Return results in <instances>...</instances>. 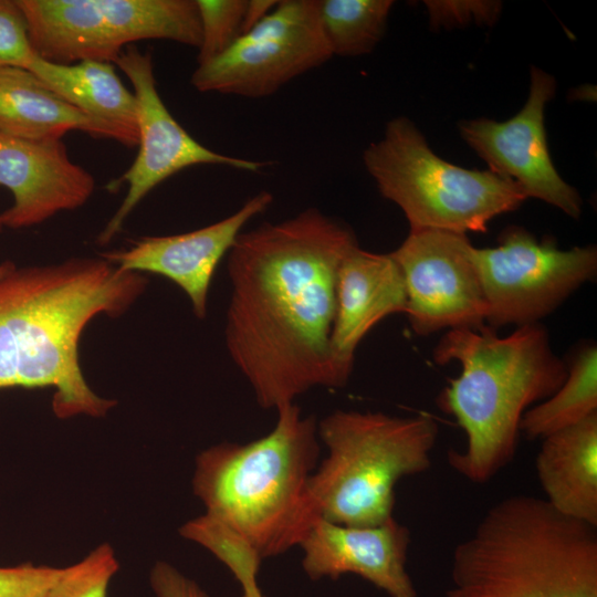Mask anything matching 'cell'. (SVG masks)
<instances>
[{"label": "cell", "mask_w": 597, "mask_h": 597, "mask_svg": "<svg viewBox=\"0 0 597 597\" xmlns=\"http://www.w3.org/2000/svg\"><path fill=\"white\" fill-rule=\"evenodd\" d=\"M535 469L552 507L597 527V413L542 439Z\"/></svg>", "instance_id": "cell-19"}, {"label": "cell", "mask_w": 597, "mask_h": 597, "mask_svg": "<svg viewBox=\"0 0 597 597\" xmlns=\"http://www.w3.org/2000/svg\"><path fill=\"white\" fill-rule=\"evenodd\" d=\"M181 536L210 551L240 583L242 594L260 589L258 572L263 561L256 551L232 528L206 513L188 521Z\"/></svg>", "instance_id": "cell-23"}, {"label": "cell", "mask_w": 597, "mask_h": 597, "mask_svg": "<svg viewBox=\"0 0 597 597\" xmlns=\"http://www.w3.org/2000/svg\"><path fill=\"white\" fill-rule=\"evenodd\" d=\"M432 356L438 365L461 366L438 398L465 433L464 449L449 450L448 462L467 480L485 483L512 461L523 415L562 386L567 365L540 323L504 337L486 325L450 329Z\"/></svg>", "instance_id": "cell-3"}, {"label": "cell", "mask_w": 597, "mask_h": 597, "mask_svg": "<svg viewBox=\"0 0 597 597\" xmlns=\"http://www.w3.org/2000/svg\"><path fill=\"white\" fill-rule=\"evenodd\" d=\"M276 413L265 436L201 451L192 478L206 514L242 536L262 559L298 546L320 519L310 490L320 457L317 423L295 402Z\"/></svg>", "instance_id": "cell-4"}, {"label": "cell", "mask_w": 597, "mask_h": 597, "mask_svg": "<svg viewBox=\"0 0 597 597\" xmlns=\"http://www.w3.org/2000/svg\"><path fill=\"white\" fill-rule=\"evenodd\" d=\"M156 597H210L196 582L166 562H157L149 575Z\"/></svg>", "instance_id": "cell-29"}, {"label": "cell", "mask_w": 597, "mask_h": 597, "mask_svg": "<svg viewBox=\"0 0 597 597\" xmlns=\"http://www.w3.org/2000/svg\"><path fill=\"white\" fill-rule=\"evenodd\" d=\"M35 54L70 65L112 63L144 40H168L199 48L196 0H17Z\"/></svg>", "instance_id": "cell-8"}, {"label": "cell", "mask_w": 597, "mask_h": 597, "mask_svg": "<svg viewBox=\"0 0 597 597\" xmlns=\"http://www.w3.org/2000/svg\"><path fill=\"white\" fill-rule=\"evenodd\" d=\"M433 27H454L475 20L492 23L501 11L495 1H426Z\"/></svg>", "instance_id": "cell-28"}, {"label": "cell", "mask_w": 597, "mask_h": 597, "mask_svg": "<svg viewBox=\"0 0 597 597\" xmlns=\"http://www.w3.org/2000/svg\"><path fill=\"white\" fill-rule=\"evenodd\" d=\"M409 530L394 517L376 526H348L317 519L300 546L306 575L337 579L357 575L389 597H418L407 572Z\"/></svg>", "instance_id": "cell-16"}, {"label": "cell", "mask_w": 597, "mask_h": 597, "mask_svg": "<svg viewBox=\"0 0 597 597\" xmlns=\"http://www.w3.org/2000/svg\"><path fill=\"white\" fill-rule=\"evenodd\" d=\"M332 56L318 0H281L221 55L198 65L190 83L201 93L261 98Z\"/></svg>", "instance_id": "cell-10"}, {"label": "cell", "mask_w": 597, "mask_h": 597, "mask_svg": "<svg viewBox=\"0 0 597 597\" xmlns=\"http://www.w3.org/2000/svg\"><path fill=\"white\" fill-rule=\"evenodd\" d=\"M60 569L33 564L0 567V597H45Z\"/></svg>", "instance_id": "cell-27"}, {"label": "cell", "mask_w": 597, "mask_h": 597, "mask_svg": "<svg viewBox=\"0 0 597 597\" xmlns=\"http://www.w3.org/2000/svg\"><path fill=\"white\" fill-rule=\"evenodd\" d=\"M146 285L102 258L15 266L0 280V389L52 387L57 418L105 416L116 401L86 383L80 337L95 316L124 314Z\"/></svg>", "instance_id": "cell-2"}, {"label": "cell", "mask_w": 597, "mask_h": 597, "mask_svg": "<svg viewBox=\"0 0 597 597\" xmlns=\"http://www.w3.org/2000/svg\"><path fill=\"white\" fill-rule=\"evenodd\" d=\"M72 130L106 139L91 118L29 70L0 66V132L28 139H62Z\"/></svg>", "instance_id": "cell-20"}, {"label": "cell", "mask_w": 597, "mask_h": 597, "mask_svg": "<svg viewBox=\"0 0 597 597\" xmlns=\"http://www.w3.org/2000/svg\"><path fill=\"white\" fill-rule=\"evenodd\" d=\"M201 41L198 65L205 64L227 51L242 34L247 0H196Z\"/></svg>", "instance_id": "cell-25"}, {"label": "cell", "mask_w": 597, "mask_h": 597, "mask_svg": "<svg viewBox=\"0 0 597 597\" xmlns=\"http://www.w3.org/2000/svg\"><path fill=\"white\" fill-rule=\"evenodd\" d=\"M450 575L444 597H597V527L514 494L455 546Z\"/></svg>", "instance_id": "cell-5"}, {"label": "cell", "mask_w": 597, "mask_h": 597, "mask_svg": "<svg viewBox=\"0 0 597 597\" xmlns=\"http://www.w3.org/2000/svg\"><path fill=\"white\" fill-rule=\"evenodd\" d=\"M555 92V78L532 66L528 97L515 116L504 122L462 121L459 132L491 171L516 182L527 198L545 201L577 219L582 198L555 169L546 142L544 111Z\"/></svg>", "instance_id": "cell-13"}, {"label": "cell", "mask_w": 597, "mask_h": 597, "mask_svg": "<svg viewBox=\"0 0 597 597\" xmlns=\"http://www.w3.org/2000/svg\"><path fill=\"white\" fill-rule=\"evenodd\" d=\"M276 3V0H247L242 34L263 20Z\"/></svg>", "instance_id": "cell-30"}, {"label": "cell", "mask_w": 597, "mask_h": 597, "mask_svg": "<svg viewBox=\"0 0 597 597\" xmlns=\"http://www.w3.org/2000/svg\"><path fill=\"white\" fill-rule=\"evenodd\" d=\"M51 91L95 122L106 139L134 148L138 144L137 103L114 64L82 61L55 64L38 55L28 69Z\"/></svg>", "instance_id": "cell-18"}, {"label": "cell", "mask_w": 597, "mask_h": 597, "mask_svg": "<svg viewBox=\"0 0 597 597\" xmlns=\"http://www.w3.org/2000/svg\"><path fill=\"white\" fill-rule=\"evenodd\" d=\"M272 201V193L262 190L234 213L212 224L180 234L143 237L130 248L104 252L101 258L122 271L167 277L187 294L195 315L203 318L218 264L229 253L243 227L264 212Z\"/></svg>", "instance_id": "cell-14"}, {"label": "cell", "mask_w": 597, "mask_h": 597, "mask_svg": "<svg viewBox=\"0 0 597 597\" xmlns=\"http://www.w3.org/2000/svg\"><path fill=\"white\" fill-rule=\"evenodd\" d=\"M407 292L401 270L390 253L353 248L336 279V312L332 349L336 364L350 378L358 345L385 317L406 313Z\"/></svg>", "instance_id": "cell-17"}, {"label": "cell", "mask_w": 597, "mask_h": 597, "mask_svg": "<svg viewBox=\"0 0 597 597\" xmlns=\"http://www.w3.org/2000/svg\"><path fill=\"white\" fill-rule=\"evenodd\" d=\"M391 0H318L321 25L332 55L370 53L381 40Z\"/></svg>", "instance_id": "cell-22"}, {"label": "cell", "mask_w": 597, "mask_h": 597, "mask_svg": "<svg viewBox=\"0 0 597 597\" xmlns=\"http://www.w3.org/2000/svg\"><path fill=\"white\" fill-rule=\"evenodd\" d=\"M35 56L27 20L17 0H0V66L28 70Z\"/></svg>", "instance_id": "cell-26"}, {"label": "cell", "mask_w": 597, "mask_h": 597, "mask_svg": "<svg viewBox=\"0 0 597 597\" xmlns=\"http://www.w3.org/2000/svg\"><path fill=\"white\" fill-rule=\"evenodd\" d=\"M567 369L562 386L523 415L520 431L528 439L542 440L597 413L596 345L582 346Z\"/></svg>", "instance_id": "cell-21"}, {"label": "cell", "mask_w": 597, "mask_h": 597, "mask_svg": "<svg viewBox=\"0 0 597 597\" xmlns=\"http://www.w3.org/2000/svg\"><path fill=\"white\" fill-rule=\"evenodd\" d=\"M317 432L327 448L310 481L320 517L376 526L394 517L398 481L430 468L439 428L429 415L335 410L317 423Z\"/></svg>", "instance_id": "cell-6"}, {"label": "cell", "mask_w": 597, "mask_h": 597, "mask_svg": "<svg viewBox=\"0 0 597 597\" xmlns=\"http://www.w3.org/2000/svg\"><path fill=\"white\" fill-rule=\"evenodd\" d=\"M363 161L380 195L396 203L410 230L485 232L495 217L527 199L522 188L491 170H469L438 157L416 125L396 117Z\"/></svg>", "instance_id": "cell-7"}, {"label": "cell", "mask_w": 597, "mask_h": 597, "mask_svg": "<svg viewBox=\"0 0 597 597\" xmlns=\"http://www.w3.org/2000/svg\"><path fill=\"white\" fill-rule=\"evenodd\" d=\"M0 186L13 203L2 227L28 228L83 206L95 190L93 175L71 160L62 139H28L0 132Z\"/></svg>", "instance_id": "cell-15"}, {"label": "cell", "mask_w": 597, "mask_h": 597, "mask_svg": "<svg viewBox=\"0 0 597 597\" xmlns=\"http://www.w3.org/2000/svg\"><path fill=\"white\" fill-rule=\"evenodd\" d=\"M472 256L488 305L485 325L495 331L540 323L597 273L595 245L563 250L516 226L494 248L473 247Z\"/></svg>", "instance_id": "cell-9"}, {"label": "cell", "mask_w": 597, "mask_h": 597, "mask_svg": "<svg viewBox=\"0 0 597 597\" xmlns=\"http://www.w3.org/2000/svg\"><path fill=\"white\" fill-rule=\"evenodd\" d=\"M2 228L1 223H0V229ZM15 268V264L13 262H10V261H6L3 263L0 264V280L7 275L11 270H13Z\"/></svg>", "instance_id": "cell-31"}, {"label": "cell", "mask_w": 597, "mask_h": 597, "mask_svg": "<svg viewBox=\"0 0 597 597\" xmlns=\"http://www.w3.org/2000/svg\"><path fill=\"white\" fill-rule=\"evenodd\" d=\"M128 77L137 103L138 153L130 167L107 186L127 185L126 195L114 216L97 235L107 244L122 229L135 207L159 184L197 165L226 166L258 172L271 161L252 160L217 153L197 142L170 114L156 84L153 57L128 45L114 62Z\"/></svg>", "instance_id": "cell-11"}, {"label": "cell", "mask_w": 597, "mask_h": 597, "mask_svg": "<svg viewBox=\"0 0 597 597\" xmlns=\"http://www.w3.org/2000/svg\"><path fill=\"white\" fill-rule=\"evenodd\" d=\"M353 230L316 208L241 232L228 253L224 343L258 404L280 409L312 388H343L332 332Z\"/></svg>", "instance_id": "cell-1"}, {"label": "cell", "mask_w": 597, "mask_h": 597, "mask_svg": "<svg viewBox=\"0 0 597 597\" xmlns=\"http://www.w3.org/2000/svg\"><path fill=\"white\" fill-rule=\"evenodd\" d=\"M241 597H264V596H263L262 591L260 590V591H258V594L255 593V594H252L251 596L241 595Z\"/></svg>", "instance_id": "cell-32"}, {"label": "cell", "mask_w": 597, "mask_h": 597, "mask_svg": "<svg viewBox=\"0 0 597 597\" xmlns=\"http://www.w3.org/2000/svg\"><path fill=\"white\" fill-rule=\"evenodd\" d=\"M472 249L464 233L420 229L390 252L404 276L405 315L415 334L485 325L488 305Z\"/></svg>", "instance_id": "cell-12"}, {"label": "cell", "mask_w": 597, "mask_h": 597, "mask_svg": "<svg viewBox=\"0 0 597 597\" xmlns=\"http://www.w3.org/2000/svg\"><path fill=\"white\" fill-rule=\"evenodd\" d=\"M119 568L113 547L103 543L80 562L62 567L45 597H108V587Z\"/></svg>", "instance_id": "cell-24"}]
</instances>
